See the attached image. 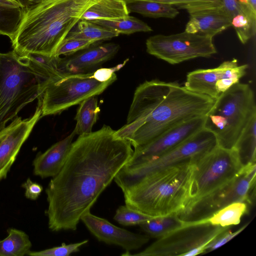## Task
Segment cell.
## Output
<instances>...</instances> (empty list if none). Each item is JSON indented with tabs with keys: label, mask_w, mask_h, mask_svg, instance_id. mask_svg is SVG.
Segmentation results:
<instances>
[{
	"label": "cell",
	"mask_w": 256,
	"mask_h": 256,
	"mask_svg": "<svg viewBox=\"0 0 256 256\" xmlns=\"http://www.w3.org/2000/svg\"><path fill=\"white\" fill-rule=\"evenodd\" d=\"M116 131L104 125L72 142L64 166L46 189L51 230H76L82 216L130 158V142Z\"/></svg>",
	"instance_id": "1"
},
{
	"label": "cell",
	"mask_w": 256,
	"mask_h": 256,
	"mask_svg": "<svg viewBox=\"0 0 256 256\" xmlns=\"http://www.w3.org/2000/svg\"><path fill=\"white\" fill-rule=\"evenodd\" d=\"M98 0H35L25 6L14 38L13 50L20 56H54L84 12Z\"/></svg>",
	"instance_id": "2"
},
{
	"label": "cell",
	"mask_w": 256,
	"mask_h": 256,
	"mask_svg": "<svg viewBox=\"0 0 256 256\" xmlns=\"http://www.w3.org/2000/svg\"><path fill=\"white\" fill-rule=\"evenodd\" d=\"M194 160L152 172L124 191L126 205L150 216L176 214L192 198Z\"/></svg>",
	"instance_id": "3"
},
{
	"label": "cell",
	"mask_w": 256,
	"mask_h": 256,
	"mask_svg": "<svg viewBox=\"0 0 256 256\" xmlns=\"http://www.w3.org/2000/svg\"><path fill=\"white\" fill-rule=\"evenodd\" d=\"M54 75L14 50L0 52V130L28 104L41 98Z\"/></svg>",
	"instance_id": "4"
},
{
	"label": "cell",
	"mask_w": 256,
	"mask_h": 256,
	"mask_svg": "<svg viewBox=\"0 0 256 256\" xmlns=\"http://www.w3.org/2000/svg\"><path fill=\"white\" fill-rule=\"evenodd\" d=\"M214 100L208 96L191 92L178 83L127 140L134 149L142 147L188 120L205 116Z\"/></svg>",
	"instance_id": "5"
},
{
	"label": "cell",
	"mask_w": 256,
	"mask_h": 256,
	"mask_svg": "<svg viewBox=\"0 0 256 256\" xmlns=\"http://www.w3.org/2000/svg\"><path fill=\"white\" fill-rule=\"evenodd\" d=\"M254 114V92L248 84L238 82L215 100L205 116L204 128L214 133L218 146L232 149Z\"/></svg>",
	"instance_id": "6"
},
{
	"label": "cell",
	"mask_w": 256,
	"mask_h": 256,
	"mask_svg": "<svg viewBox=\"0 0 256 256\" xmlns=\"http://www.w3.org/2000/svg\"><path fill=\"white\" fill-rule=\"evenodd\" d=\"M256 163L242 168L232 180L188 203L176 214L186 224L201 221L227 205L244 202L250 206L256 200Z\"/></svg>",
	"instance_id": "7"
},
{
	"label": "cell",
	"mask_w": 256,
	"mask_h": 256,
	"mask_svg": "<svg viewBox=\"0 0 256 256\" xmlns=\"http://www.w3.org/2000/svg\"><path fill=\"white\" fill-rule=\"evenodd\" d=\"M114 74L108 81L96 80L93 72L64 74L49 82L41 98L42 117L60 113L102 93L116 80Z\"/></svg>",
	"instance_id": "8"
},
{
	"label": "cell",
	"mask_w": 256,
	"mask_h": 256,
	"mask_svg": "<svg viewBox=\"0 0 256 256\" xmlns=\"http://www.w3.org/2000/svg\"><path fill=\"white\" fill-rule=\"evenodd\" d=\"M218 146L213 132L204 128L157 158L132 168L124 166L114 180L122 192L144 176L184 162L195 160Z\"/></svg>",
	"instance_id": "9"
},
{
	"label": "cell",
	"mask_w": 256,
	"mask_h": 256,
	"mask_svg": "<svg viewBox=\"0 0 256 256\" xmlns=\"http://www.w3.org/2000/svg\"><path fill=\"white\" fill-rule=\"evenodd\" d=\"M231 226L222 227L198 222L186 224L158 238L144 250L123 256H194L204 254L206 246L219 234Z\"/></svg>",
	"instance_id": "10"
},
{
	"label": "cell",
	"mask_w": 256,
	"mask_h": 256,
	"mask_svg": "<svg viewBox=\"0 0 256 256\" xmlns=\"http://www.w3.org/2000/svg\"><path fill=\"white\" fill-rule=\"evenodd\" d=\"M194 164L192 198L190 202L226 184L244 167L234 148L218 146L197 158Z\"/></svg>",
	"instance_id": "11"
},
{
	"label": "cell",
	"mask_w": 256,
	"mask_h": 256,
	"mask_svg": "<svg viewBox=\"0 0 256 256\" xmlns=\"http://www.w3.org/2000/svg\"><path fill=\"white\" fill-rule=\"evenodd\" d=\"M212 38L185 30L170 35L156 34L146 40V52L170 64H178L200 57L209 58L216 54Z\"/></svg>",
	"instance_id": "12"
},
{
	"label": "cell",
	"mask_w": 256,
	"mask_h": 256,
	"mask_svg": "<svg viewBox=\"0 0 256 256\" xmlns=\"http://www.w3.org/2000/svg\"><path fill=\"white\" fill-rule=\"evenodd\" d=\"M248 64L239 66L237 60L222 62L217 68L199 69L188 74L184 87L198 94L216 99L245 75Z\"/></svg>",
	"instance_id": "13"
},
{
	"label": "cell",
	"mask_w": 256,
	"mask_h": 256,
	"mask_svg": "<svg viewBox=\"0 0 256 256\" xmlns=\"http://www.w3.org/2000/svg\"><path fill=\"white\" fill-rule=\"evenodd\" d=\"M177 84L153 80L139 85L134 92L126 124L116 131V135L127 140Z\"/></svg>",
	"instance_id": "14"
},
{
	"label": "cell",
	"mask_w": 256,
	"mask_h": 256,
	"mask_svg": "<svg viewBox=\"0 0 256 256\" xmlns=\"http://www.w3.org/2000/svg\"><path fill=\"white\" fill-rule=\"evenodd\" d=\"M204 120L205 116L192 119L166 132L148 144L134 149L124 167L137 166L170 151L203 128Z\"/></svg>",
	"instance_id": "15"
},
{
	"label": "cell",
	"mask_w": 256,
	"mask_h": 256,
	"mask_svg": "<svg viewBox=\"0 0 256 256\" xmlns=\"http://www.w3.org/2000/svg\"><path fill=\"white\" fill-rule=\"evenodd\" d=\"M41 100L30 118L18 116L0 130V181L6 178L20 150L42 118Z\"/></svg>",
	"instance_id": "16"
},
{
	"label": "cell",
	"mask_w": 256,
	"mask_h": 256,
	"mask_svg": "<svg viewBox=\"0 0 256 256\" xmlns=\"http://www.w3.org/2000/svg\"><path fill=\"white\" fill-rule=\"evenodd\" d=\"M80 220L99 241L118 246L127 252L140 248L150 238L147 234L134 233L118 227L106 220L92 214L90 211L84 214Z\"/></svg>",
	"instance_id": "17"
},
{
	"label": "cell",
	"mask_w": 256,
	"mask_h": 256,
	"mask_svg": "<svg viewBox=\"0 0 256 256\" xmlns=\"http://www.w3.org/2000/svg\"><path fill=\"white\" fill-rule=\"evenodd\" d=\"M119 48V45L113 42L90 46L80 52L61 58L59 70L64 74L92 72L112 58Z\"/></svg>",
	"instance_id": "18"
},
{
	"label": "cell",
	"mask_w": 256,
	"mask_h": 256,
	"mask_svg": "<svg viewBox=\"0 0 256 256\" xmlns=\"http://www.w3.org/2000/svg\"><path fill=\"white\" fill-rule=\"evenodd\" d=\"M186 32L213 38L231 26V19L223 5L198 10L188 14Z\"/></svg>",
	"instance_id": "19"
},
{
	"label": "cell",
	"mask_w": 256,
	"mask_h": 256,
	"mask_svg": "<svg viewBox=\"0 0 256 256\" xmlns=\"http://www.w3.org/2000/svg\"><path fill=\"white\" fill-rule=\"evenodd\" d=\"M76 134L74 130L44 152L38 153L32 162L34 174L42 178L56 176L65 162Z\"/></svg>",
	"instance_id": "20"
},
{
	"label": "cell",
	"mask_w": 256,
	"mask_h": 256,
	"mask_svg": "<svg viewBox=\"0 0 256 256\" xmlns=\"http://www.w3.org/2000/svg\"><path fill=\"white\" fill-rule=\"evenodd\" d=\"M124 0H98L82 16V20H114L129 16Z\"/></svg>",
	"instance_id": "21"
},
{
	"label": "cell",
	"mask_w": 256,
	"mask_h": 256,
	"mask_svg": "<svg viewBox=\"0 0 256 256\" xmlns=\"http://www.w3.org/2000/svg\"><path fill=\"white\" fill-rule=\"evenodd\" d=\"M234 148L243 166L256 162V114L249 120Z\"/></svg>",
	"instance_id": "22"
},
{
	"label": "cell",
	"mask_w": 256,
	"mask_h": 256,
	"mask_svg": "<svg viewBox=\"0 0 256 256\" xmlns=\"http://www.w3.org/2000/svg\"><path fill=\"white\" fill-rule=\"evenodd\" d=\"M250 206L246 202H234L218 210L209 218L200 222L222 227L236 225L240 222L242 216L248 214Z\"/></svg>",
	"instance_id": "23"
},
{
	"label": "cell",
	"mask_w": 256,
	"mask_h": 256,
	"mask_svg": "<svg viewBox=\"0 0 256 256\" xmlns=\"http://www.w3.org/2000/svg\"><path fill=\"white\" fill-rule=\"evenodd\" d=\"M7 233V236L0 240V256L27 255L32 246L28 236L15 228H8Z\"/></svg>",
	"instance_id": "24"
},
{
	"label": "cell",
	"mask_w": 256,
	"mask_h": 256,
	"mask_svg": "<svg viewBox=\"0 0 256 256\" xmlns=\"http://www.w3.org/2000/svg\"><path fill=\"white\" fill-rule=\"evenodd\" d=\"M100 111L97 96L90 97L80 103L74 118L76 121L74 129L76 134L82 136L92 132Z\"/></svg>",
	"instance_id": "25"
},
{
	"label": "cell",
	"mask_w": 256,
	"mask_h": 256,
	"mask_svg": "<svg viewBox=\"0 0 256 256\" xmlns=\"http://www.w3.org/2000/svg\"><path fill=\"white\" fill-rule=\"evenodd\" d=\"M119 34L90 21L80 20L66 38H78L96 42L118 36Z\"/></svg>",
	"instance_id": "26"
},
{
	"label": "cell",
	"mask_w": 256,
	"mask_h": 256,
	"mask_svg": "<svg viewBox=\"0 0 256 256\" xmlns=\"http://www.w3.org/2000/svg\"><path fill=\"white\" fill-rule=\"evenodd\" d=\"M186 223L176 214L154 217L138 226L150 238H159L182 226Z\"/></svg>",
	"instance_id": "27"
},
{
	"label": "cell",
	"mask_w": 256,
	"mask_h": 256,
	"mask_svg": "<svg viewBox=\"0 0 256 256\" xmlns=\"http://www.w3.org/2000/svg\"><path fill=\"white\" fill-rule=\"evenodd\" d=\"M126 4L129 12L148 18H174L180 13L178 9L172 5L153 1L138 0Z\"/></svg>",
	"instance_id": "28"
},
{
	"label": "cell",
	"mask_w": 256,
	"mask_h": 256,
	"mask_svg": "<svg viewBox=\"0 0 256 256\" xmlns=\"http://www.w3.org/2000/svg\"><path fill=\"white\" fill-rule=\"evenodd\" d=\"M231 26L234 28L240 42L242 44H246L256 34V13L240 4L238 10L231 18Z\"/></svg>",
	"instance_id": "29"
},
{
	"label": "cell",
	"mask_w": 256,
	"mask_h": 256,
	"mask_svg": "<svg viewBox=\"0 0 256 256\" xmlns=\"http://www.w3.org/2000/svg\"><path fill=\"white\" fill-rule=\"evenodd\" d=\"M93 23L114 30L119 34H130L138 32H150L152 28L140 19L128 16L114 20H96Z\"/></svg>",
	"instance_id": "30"
},
{
	"label": "cell",
	"mask_w": 256,
	"mask_h": 256,
	"mask_svg": "<svg viewBox=\"0 0 256 256\" xmlns=\"http://www.w3.org/2000/svg\"><path fill=\"white\" fill-rule=\"evenodd\" d=\"M24 8L0 6V34L12 40L21 22Z\"/></svg>",
	"instance_id": "31"
},
{
	"label": "cell",
	"mask_w": 256,
	"mask_h": 256,
	"mask_svg": "<svg viewBox=\"0 0 256 256\" xmlns=\"http://www.w3.org/2000/svg\"><path fill=\"white\" fill-rule=\"evenodd\" d=\"M154 216H150L126 205L118 208L114 216V220L124 226L139 225Z\"/></svg>",
	"instance_id": "32"
},
{
	"label": "cell",
	"mask_w": 256,
	"mask_h": 256,
	"mask_svg": "<svg viewBox=\"0 0 256 256\" xmlns=\"http://www.w3.org/2000/svg\"><path fill=\"white\" fill-rule=\"evenodd\" d=\"M126 4L138 1H153L172 5L178 9L185 10L188 14L194 12L214 6H221L216 3L206 0H124Z\"/></svg>",
	"instance_id": "33"
},
{
	"label": "cell",
	"mask_w": 256,
	"mask_h": 256,
	"mask_svg": "<svg viewBox=\"0 0 256 256\" xmlns=\"http://www.w3.org/2000/svg\"><path fill=\"white\" fill-rule=\"evenodd\" d=\"M88 240L82 242L66 244L62 243L61 246L53 247L40 251H30L27 255L30 256H68L80 251L82 246L86 244Z\"/></svg>",
	"instance_id": "34"
},
{
	"label": "cell",
	"mask_w": 256,
	"mask_h": 256,
	"mask_svg": "<svg viewBox=\"0 0 256 256\" xmlns=\"http://www.w3.org/2000/svg\"><path fill=\"white\" fill-rule=\"evenodd\" d=\"M96 42L78 38H65L58 48L54 56H69L78 51L87 48Z\"/></svg>",
	"instance_id": "35"
},
{
	"label": "cell",
	"mask_w": 256,
	"mask_h": 256,
	"mask_svg": "<svg viewBox=\"0 0 256 256\" xmlns=\"http://www.w3.org/2000/svg\"><path fill=\"white\" fill-rule=\"evenodd\" d=\"M248 224L246 223L235 232H231L228 229L220 233L206 246L204 253L210 252L224 244L242 232Z\"/></svg>",
	"instance_id": "36"
},
{
	"label": "cell",
	"mask_w": 256,
	"mask_h": 256,
	"mask_svg": "<svg viewBox=\"0 0 256 256\" xmlns=\"http://www.w3.org/2000/svg\"><path fill=\"white\" fill-rule=\"evenodd\" d=\"M22 186L25 190L26 197L32 200H36L43 190L40 184L32 182L30 178H28Z\"/></svg>",
	"instance_id": "37"
},
{
	"label": "cell",
	"mask_w": 256,
	"mask_h": 256,
	"mask_svg": "<svg viewBox=\"0 0 256 256\" xmlns=\"http://www.w3.org/2000/svg\"><path fill=\"white\" fill-rule=\"evenodd\" d=\"M128 59L123 64H120L112 68H98L93 72L94 78L98 80L104 82L109 80L115 74V72L118 70L126 64Z\"/></svg>",
	"instance_id": "38"
},
{
	"label": "cell",
	"mask_w": 256,
	"mask_h": 256,
	"mask_svg": "<svg viewBox=\"0 0 256 256\" xmlns=\"http://www.w3.org/2000/svg\"><path fill=\"white\" fill-rule=\"evenodd\" d=\"M222 2L224 9L231 19L239 9L238 2L237 0H222Z\"/></svg>",
	"instance_id": "39"
},
{
	"label": "cell",
	"mask_w": 256,
	"mask_h": 256,
	"mask_svg": "<svg viewBox=\"0 0 256 256\" xmlns=\"http://www.w3.org/2000/svg\"><path fill=\"white\" fill-rule=\"evenodd\" d=\"M0 6L22 8L25 6L20 0H0Z\"/></svg>",
	"instance_id": "40"
},
{
	"label": "cell",
	"mask_w": 256,
	"mask_h": 256,
	"mask_svg": "<svg viewBox=\"0 0 256 256\" xmlns=\"http://www.w3.org/2000/svg\"><path fill=\"white\" fill-rule=\"evenodd\" d=\"M240 4L244 6L256 13V0H237Z\"/></svg>",
	"instance_id": "41"
},
{
	"label": "cell",
	"mask_w": 256,
	"mask_h": 256,
	"mask_svg": "<svg viewBox=\"0 0 256 256\" xmlns=\"http://www.w3.org/2000/svg\"><path fill=\"white\" fill-rule=\"evenodd\" d=\"M206 0L213 2L216 3L220 5H222V0Z\"/></svg>",
	"instance_id": "42"
}]
</instances>
